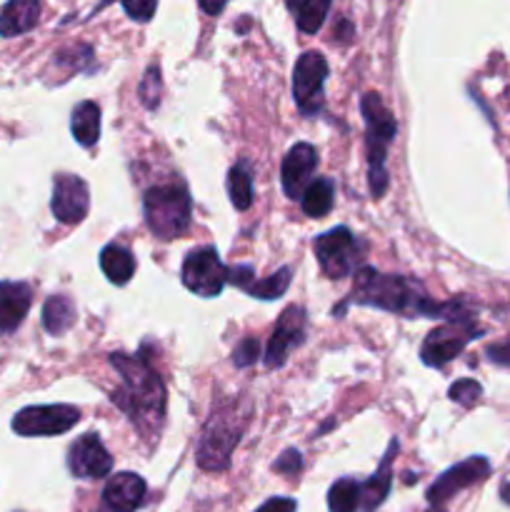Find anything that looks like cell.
<instances>
[{
    "mask_svg": "<svg viewBox=\"0 0 510 512\" xmlns=\"http://www.w3.org/2000/svg\"><path fill=\"white\" fill-rule=\"evenodd\" d=\"M290 280H293V270L290 268H280L278 273H273L265 280L255 278V270L250 265H233V268H228V283L258 300H278L280 295L288 293Z\"/></svg>",
    "mask_w": 510,
    "mask_h": 512,
    "instance_id": "e0dca14e",
    "label": "cell"
},
{
    "mask_svg": "<svg viewBox=\"0 0 510 512\" xmlns=\"http://www.w3.org/2000/svg\"><path fill=\"white\" fill-rule=\"evenodd\" d=\"M110 365L120 373V388L110 398L128 415L138 433L148 440H158L165 423V385L160 375L140 355L113 353Z\"/></svg>",
    "mask_w": 510,
    "mask_h": 512,
    "instance_id": "7a4b0ae2",
    "label": "cell"
},
{
    "mask_svg": "<svg viewBox=\"0 0 510 512\" xmlns=\"http://www.w3.org/2000/svg\"><path fill=\"white\" fill-rule=\"evenodd\" d=\"M198 3L208 15H218V13H223V8L228 5V0H198Z\"/></svg>",
    "mask_w": 510,
    "mask_h": 512,
    "instance_id": "d590c367",
    "label": "cell"
},
{
    "mask_svg": "<svg viewBox=\"0 0 510 512\" xmlns=\"http://www.w3.org/2000/svg\"><path fill=\"white\" fill-rule=\"evenodd\" d=\"M298 5H300V0H288V8L293 10V13H295V10H298Z\"/></svg>",
    "mask_w": 510,
    "mask_h": 512,
    "instance_id": "8d00e7d4",
    "label": "cell"
},
{
    "mask_svg": "<svg viewBox=\"0 0 510 512\" xmlns=\"http://www.w3.org/2000/svg\"><path fill=\"white\" fill-rule=\"evenodd\" d=\"M328 78V60L318 50H308L293 68V98L303 115H318L323 110V85Z\"/></svg>",
    "mask_w": 510,
    "mask_h": 512,
    "instance_id": "30bf717a",
    "label": "cell"
},
{
    "mask_svg": "<svg viewBox=\"0 0 510 512\" xmlns=\"http://www.w3.org/2000/svg\"><path fill=\"white\" fill-rule=\"evenodd\" d=\"M43 0H8L0 10V38H15L33 30L40 20Z\"/></svg>",
    "mask_w": 510,
    "mask_h": 512,
    "instance_id": "ffe728a7",
    "label": "cell"
},
{
    "mask_svg": "<svg viewBox=\"0 0 510 512\" xmlns=\"http://www.w3.org/2000/svg\"><path fill=\"white\" fill-rule=\"evenodd\" d=\"M75 323V303L68 295H50L43 305V328L50 335H63Z\"/></svg>",
    "mask_w": 510,
    "mask_h": 512,
    "instance_id": "603a6c76",
    "label": "cell"
},
{
    "mask_svg": "<svg viewBox=\"0 0 510 512\" xmlns=\"http://www.w3.org/2000/svg\"><path fill=\"white\" fill-rule=\"evenodd\" d=\"M120 3H123L128 18L138 20V23H148L155 15V8H158V0H120Z\"/></svg>",
    "mask_w": 510,
    "mask_h": 512,
    "instance_id": "1f68e13d",
    "label": "cell"
},
{
    "mask_svg": "<svg viewBox=\"0 0 510 512\" xmlns=\"http://www.w3.org/2000/svg\"><path fill=\"white\" fill-rule=\"evenodd\" d=\"M398 450V440H390L378 470L365 483H360V510L363 512H375L385 503V498H388L390 488H393V460L398 455Z\"/></svg>",
    "mask_w": 510,
    "mask_h": 512,
    "instance_id": "d6986e66",
    "label": "cell"
},
{
    "mask_svg": "<svg viewBox=\"0 0 510 512\" xmlns=\"http://www.w3.org/2000/svg\"><path fill=\"white\" fill-rule=\"evenodd\" d=\"M360 113L365 118V148H368V185L370 195L380 198L388 188V170H385V158L388 148L398 133L393 113L383 103L378 93H365L360 98Z\"/></svg>",
    "mask_w": 510,
    "mask_h": 512,
    "instance_id": "277c9868",
    "label": "cell"
},
{
    "mask_svg": "<svg viewBox=\"0 0 510 512\" xmlns=\"http://www.w3.org/2000/svg\"><path fill=\"white\" fill-rule=\"evenodd\" d=\"M183 285L200 298H218L228 285V268L213 245H203L185 255Z\"/></svg>",
    "mask_w": 510,
    "mask_h": 512,
    "instance_id": "ba28073f",
    "label": "cell"
},
{
    "mask_svg": "<svg viewBox=\"0 0 510 512\" xmlns=\"http://www.w3.org/2000/svg\"><path fill=\"white\" fill-rule=\"evenodd\" d=\"M333 0H300L298 10H295V20H298L300 33H318L323 28L325 18H328V10Z\"/></svg>",
    "mask_w": 510,
    "mask_h": 512,
    "instance_id": "484cf974",
    "label": "cell"
},
{
    "mask_svg": "<svg viewBox=\"0 0 510 512\" xmlns=\"http://www.w3.org/2000/svg\"><path fill=\"white\" fill-rule=\"evenodd\" d=\"M110 3H113V0H100V5H98V8H95V13H98V10H103L105 5H110Z\"/></svg>",
    "mask_w": 510,
    "mask_h": 512,
    "instance_id": "f35d334b",
    "label": "cell"
},
{
    "mask_svg": "<svg viewBox=\"0 0 510 512\" xmlns=\"http://www.w3.org/2000/svg\"><path fill=\"white\" fill-rule=\"evenodd\" d=\"M255 512H298V503L293 498H270Z\"/></svg>",
    "mask_w": 510,
    "mask_h": 512,
    "instance_id": "836d02e7",
    "label": "cell"
},
{
    "mask_svg": "<svg viewBox=\"0 0 510 512\" xmlns=\"http://www.w3.org/2000/svg\"><path fill=\"white\" fill-rule=\"evenodd\" d=\"M145 495L148 485L138 473H115L103 488L100 512H138L143 508Z\"/></svg>",
    "mask_w": 510,
    "mask_h": 512,
    "instance_id": "2e32d148",
    "label": "cell"
},
{
    "mask_svg": "<svg viewBox=\"0 0 510 512\" xmlns=\"http://www.w3.org/2000/svg\"><path fill=\"white\" fill-rule=\"evenodd\" d=\"M488 360L498 365H510V343H498L488 348Z\"/></svg>",
    "mask_w": 510,
    "mask_h": 512,
    "instance_id": "e575fe53",
    "label": "cell"
},
{
    "mask_svg": "<svg viewBox=\"0 0 510 512\" xmlns=\"http://www.w3.org/2000/svg\"><path fill=\"white\" fill-rule=\"evenodd\" d=\"M100 270L115 285H125L135 275V258L123 245H105L100 250Z\"/></svg>",
    "mask_w": 510,
    "mask_h": 512,
    "instance_id": "7402d4cb",
    "label": "cell"
},
{
    "mask_svg": "<svg viewBox=\"0 0 510 512\" xmlns=\"http://www.w3.org/2000/svg\"><path fill=\"white\" fill-rule=\"evenodd\" d=\"M480 338V330L475 328L473 320H448L440 328L430 330L428 338L423 340L420 348V360L428 368H443L450 360L458 358L470 340Z\"/></svg>",
    "mask_w": 510,
    "mask_h": 512,
    "instance_id": "9c48e42d",
    "label": "cell"
},
{
    "mask_svg": "<svg viewBox=\"0 0 510 512\" xmlns=\"http://www.w3.org/2000/svg\"><path fill=\"white\" fill-rule=\"evenodd\" d=\"M315 258H318L320 270L328 278L343 280L358 270L360 260V243L345 225L328 230V233L318 235L313 243Z\"/></svg>",
    "mask_w": 510,
    "mask_h": 512,
    "instance_id": "8992f818",
    "label": "cell"
},
{
    "mask_svg": "<svg viewBox=\"0 0 510 512\" xmlns=\"http://www.w3.org/2000/svg\"><path fill=\"white\" fill-rule=\"evenodd\" d=\"M258 358H260V343L255 338H243L238 343V348L233 350V363L238 365V368H248V365H253Z\"/></svg>",
    "mask_w": 510,
    "mask_h": 512,
    "instance_id": "4dcf8cb0",
    "label": "cell"
},
{
    "mask_svg": "<svg viewBox=\"0 0 510 512\" xmlns=\"http://www.w3.org/2000/svg\"><path fill=\"white\" fill-rule=\"evenodd\" d=\"M33 305V290L23 280H0V335H10L23 325Z\"/></svg>",
    "mask_w": 510,
    "mask_h": 512,
    "instance_id": "ac0fdd59",
    "label": "cell"
},
{
    "mask_svg": "<svg viewBox=\"0 0 510 512\" xmlns=\"http://www.w3.org/2000/svg\"><path fill=\"white\" fill-rule=\"evenodd\" d=\"M305 340V310L298 305H290L283 310V315L278 318L273 330V338H270L268 348H265V365L270 370L280 368V365L288 360L290 350L303 345Z\"/></svg>",
    "mask_w": 510,
    "mask_h": 512,
    "instance_id": "5bb4252c",
    "label": "cell"
},
{
    "mask_svg": "<svg viewBox=\"0 0 510 512\" xmlns=\"http://www.w3.org/2000/svg\"><path fill=\"white\" fill-rule=\"evenodd\" d=\"M330 512H358L360 510V480L340 478L328 490Z\"/></svg>",
    "mask_w": 510,
    "mask_h": 512,
    "instance_id": "d4e9b609",
    "label": "cell"
},
{
    "mask_svg": "<svg viewBox=\"0 0 510 512\" xmlns=\"http://www.w3.org/2000/svg\"><path fill=\"white\" fill-rule=\"evenodd\" d=\"M428 512H445V508H443V505H430Z\"/></svg>",
    "mask_w": 510,
    "mask_h": 512,
    "instance_id": "74e56055",
    "label": "cell"
},
{
    "mask_svg": "<svg viewBox=\"0 0 510 512\" xmlns=\"http://www.w3.org/2000/svg\"><path fill=\"white\" fill-rule=\"evenodd\" d=\"M490 475V463L488 458H475L463 460V463L453 465V468L445 470L438 480L428 488L425 498L430 505H445L450 498H455L458 493H463L465 488H473L480 480H485Z\"/></svg>",
    "mask_w": 510,
    "mask_h": 512,
    "instance_id": "8fae6325",
    "label": "cell"
},
{
    "mask_svg": "<svg viewBox=\"0 0 510 512\" xmlns=\"http://www.w3.org/2000/svg\"><path fill=\"white\" fill-rule=\"evenodd\" d=\"M228 195L233 200L235 210H248L253 203V180L245 165H235L228 173Z\"/></svg>",
    "mask_w": 510,
    "mask_h": 512,
    "instance_id": "4316f807",
    "label": "cell"
},
{
    "mask_svg": "<svg viewBox=\"0 0 510 512\" xmlns=\"http://www.w3.org/2000/svg\"><path fill=\"white\" fill-rule=\"evenodd\" d=\"M55 220L63 225L83 223L90 210L88 185L73 173H58L53 178V200H50Z\"/></svg>",
    "mask_w": 510,
    "mask_h": 512,
    "instance_id": "7c38bea8",
    "label": "cell"
},
{
    "mask_svg": "<svg viewBox=\"0 0 510 512\" xmlns=\"http://www.w3.org/2000/svg\"><path fill=\"white\" fill-rule=\"evenodd\" d=\"M68 470L73 478L80 480H98L110 475V470H113V458H110V453L105 450L98 433L80 435V438L70 445Z\"/></svg>",
    "mask_w": 510,
    "mask_h": 512,
    "instance_id": "4fadbf2b",
    "label": "cell"
},
{
    "mask_svg": "<svg viewBox=\"0 0 510 512\" xmlns=\"http://www.w3.org/2000/svg\"><path fill=\"white\" fill-rule=\"evenodd\" d=\"M90 58H93V50H90L88 45H75V48L60 50V53L55 55L53 63L55 65H68V73H73V70L85 68V65L90 63Z\"/></svg>",
    "mask_w": 510,
    "mask_h": 512,
    "instance_id": "f546056e",
    "label": "cell"
},
{
    "mask_svg": "<svg viewBox=\"0 0 510 512\" xmlns=\"http://www.w3.org/2000/svg\"><path fill=\"white\" fill-rule=\"evenodd\" d=\"M480 393H483V388H480V383H475V380L465 378V380H458V383L450 385L448 395L453 403L463 405V408H470V405L478 403Z\"/></svg>",
    "mask_w": 510,
    "mask_h": 512,
    "instance_id": "f1b7e54d",
    "label": "cell"
},
{
    "mask_svg": "<svg viewBox=\"0 0 510 512\" xmlns=\"http://www.w3.org/2000/svg\"><path fill=\"white\" fill-rule=\"evenodd\" d=\"M80 420V410L73 405H28L18 410L10 423L20 438H53L68 433Z\"/></svg>",
    "mask_w": 510,
    "mask_h": 512,
    "instance_id": "52a82bcc",
    "label": "cell"
},
{
    "mask_svg": "<svg viewBox=\"0 0 510 512\" xmlns=\"http://www.w3.org/2000/svg\"><path fill=\"white\" fill-rule=\"evenodd\" d=\"M345 305H365V308H378L385 313L403 315V318L473 320V313L460 300L435 303L428 298L420 280L405 278V275H383L368 265L355 270V283Z\"/></svg>",
    "mask_w": 510,
    "mask_h": 512,
    "instance_id": "6da1fadb",
    "label": "cell"
},
{
    "mask_svg": "<svg viewBox=\"0 0 510 512\" xmlns=\"http://www.w3.org/2000/svg\"><path fill=\"white\" fill-rule=\"evenodd\" d=\"M140 103L145 105L148 110H155L160 105V95H163V78H160V68L158 65H150L145 70L143 80H140Z\"/></svg>",
    "mask_w": 510,
    "mask_h": 512,
    "instance_id": "83f0119b",
    "label": "cell"
},
{
    "mask_svg": "<svg viewBox=\"0 0 510 512\" xmlns=\"http://www.w3.org/2000/svg\"><path fill=\"white\" fill-rule=\"evenodd\" d=\"M333 200H335V188L328 178H315L313 183L305 188L303 198V213L310 215V218H325V215L333 210Z\"/></svg>",
    "mask_w": 510,
    "mask_h": 512,
    "instance_id": "cb8c5ba5",
    "label": "cell"
},
{
    "mask_svg": "<svg viewBox=\"0 0 510 512\" xmlns=\"http://www.w3.org/2000/svg\"><path fill=\"white\" fill-rule=\"evenodd\" d=\"M70 133L78 140L83 148H90V145L98 143L100 138V108L93 100H83L73 108V115H70Z\"/></svg>",
    "mask_w": 510,
    "mask_h": 512,
    "instance_id": "44dd1931",
    "label": "cell"
},
{
    "mask_svg": "<svg viewBox=\"0 0 510 512\" xmlns=\"http://www.w3.org/2000/svg\"><path fill=\"white\" fill-rule=\"evenodd\" d=\"M273 470L280 475H288V478H293V475H298L300 470H303V455L298 453V450H285L283 455H280L278 460L273 463Z\"/></svg>",
    "mask_w": 510,
    "mask_h": 512,
    "instance_id": "d6a6232c",
    "label": "cell"
},
{
    "mask_svg": "<svg viewBox=\"0 0 510 512\" xmlns=\"http://www.w3.org/2000/svg\"><path fill=\"white\" fill-rule=\"evenodd\" d=\"M318 168V150L310 143H298L288 150L280 168V183L290 200L303 198L305 188L313 183V173Z\"/></svg>",
    "mask_w": 510,
    "mask_h": 512,
    "instance_id": "9a60e30c",
    "label": "cell"
},
{
    "mask_svg": "<svg viewBox=\"0 0 510 512\" xmlns=\"http://www.w3.org/2000/svg\"><path fill=\"white\" fill-rule=\"evenodd\" d=\"M143 213L150 233L163 240L175 238L190 225L193 203H190L188 188L183 183L155 185L145 193Z\"/></svg>",
    "mask_w": 510,
    "mask_h": 512,
    "instance_id": "5b68a950",
    "label": "cell"
},
{
    "mask_svg": "<svg viewBox=\"0 0 510 512\" xmlns=\"http://www.w3.org/2000/svg\"><path fill=\"white\" fill-rule=\"evenodd\" d=\"M250 418V405H240V400H218L213 403L210 418L200 435L195 460L203 470L220 473L230 465L235 445L245 433Z\"/></svg>",
    "mask_w": 510,
    "mask_h": 512,
    "instance_id": "3957f363",
    "label": "cell"
}]
</instances>
